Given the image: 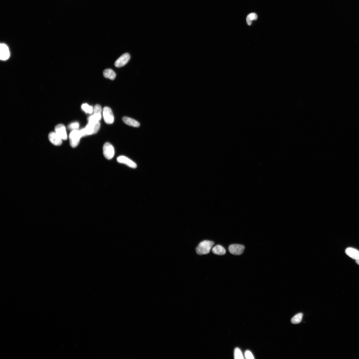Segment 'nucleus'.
<instances>
[{
    "label": "nucleus",
    "mask_w": 359,
    "mask_h": 359,
    "mask_svg": "<svg viewBox=\"0 0 359 359\" xmlns=\"http://www.w3.org/2000/svg\"><path fill=\"white\" fill-rule=\"evenodd\" d=\"M214 244V243L211 241L205 240L202 241L199 243L196 248V253L200 255L208 254Z\"/></svg>",
    "instance_id": "nucleus-1"
},
{
    "label": "nucleus",
    "mask_w": 359,
    "mask_h": 359,
    "mask_svg": "<svg viewBox=\"0 0 359 359\" xmlns=\"http://www.w3.org/2000/svg\"><path fill=\"white\" fill-rule=\"evenodd\" d=\"M69 137L70 145L72 147L75 148L79 144L80 139L82 137L80 130H76L72 131Z\"/></svg>",
    "instance_id": "nucleus-2"
},
{
    "label": "nucleus",
    "mask_w": 359,
    "mask_h": 359,
    "mask_svg": "<svg viewBox=\"0 0 359 359\" xmlns=\"http://www.w3.org/2000/svg\"><path fill=\"white\" fill-rule=\"evenodd\" d=\"M103 155L108 160H111L114 158L115 151L113 146L109 142L106 143L103 147Z\"/></svg>",
    "instance_id": "nucleus-3"
},
{
    "label": "nucleus",
    "mask_w": 359,
    "mask_h": 359,
    "mask_svg": "<svg viewBox=\"0 0 359 359\" xmlns=\"http://www.w3.org/2000/svg\"><path fill=\"white\" fill-rule=\"evenodd\" d=\"M103 115L105 122L108 124H111L114 121V117L111 109L107 106L103 108Z\"/></svg>",
    "instance_id": "nucleus-4"
},
{
    "label": "nucleus",
    "mask_w": 359,
    "mask_h": 359,
    "mask_svg": "<svg viewBox=\"0 0 359 359\" xmlns=\"http://www.w3.org/2000/svg\"><path fill=\"white\" fill-rule=\"evenodd\" d=\"M100 122L96 123H88L85 128L87 136L97 133L100 130Z\"/></svg>",
    "instance_id": "nucleus-5"
},
{
    "label": "nucleus",
    "mask_w": 359,
    "mask_h": 359,
    "mask_svg": "<svg viewBox=\"0 0 359 359\" xmlns=\"http://www.w3.org/2000/svg\"><path fill=\"white\" fill-rule=\"evenodd\" d=\"M245 249V246L238 244H233L229 245V247L230 253L236 256H239L242 254Z\"/></svg>",
    "instance_id": "nucleus-6"
},
{
    "label": "nucleus",
    "mask_w": 359,
    "mask_h": 359,
    "mask_svg": "<svg viewBox=\"0 0 359 359\" xmlns=\"http://www.w3.org/2000/svg\"><path fill=\"white\" fill-rule=\"evenodd\" d=\"M130 59V55L127 53H125L121 56L116 61L114 65L117 68L124 66Z\"/></svg>",
    "instance_id": "nucleus-7"
},
{
    "label": "nucleus",
    "mask_w": 359,
    "mask_h": 359,
    "mask_svg": "<svg viewBox=\"0 0 359 359\" xmlns=\"http://www.w3.org/2000/svg\"><path fill=\"white\" fill-rule=\"evenodd\" d=\"M117 161L119 163L125 164L131 168H136L137 167V165L135 163L125 156H119L117 158Z\"/></svg>",
    "instance_id": "nucleus-8"
},
{
    "label": "nucleus",
    "mask_w": 359,
    "mask_h": 359,
    "mask_svg": "<svg viewBox=\"0 0 359 359\" xmlns=\"http://www.w3.org/2000/svg\"><path fill=\"white\" fill-rule=\"evenodd\" d=\"M55 133L62 140H66L67 139L66 129L64 125L59 124L57 125L55 127Z\"/></svg>",
    "instance_id": "nucleus-9"
},
{
    "label": "nucleus",
    "mask_w": 359,
    "mask_h": 359,
    "mask_svg": "<svg viewBox=\"0 0 359 359\" xmlns=\"http://www.w3.org/2000/svg\"><path fill=\"white\" fill-rule=\"evenodd\" d=\"M10 56V52L9 49L7 45L4 44H1V54L0 58L2 60H6Z\"/></svg>",
    "instance_id": "nucleus-10"
},
{
    "label": "nucleus",
    "mask_w": 359,
    "mask_h": 359,
    "mask_svg": "<svg viewBox=\"0 0 359 359\" xmlns=\"http://www.w3.org/2000/svg\"><path fill=\"white\" fill-rule=\"evenodd\" d=\"M49 141L53 144L56 146H59L62 144V139L55 132L50 133L49 135Z\"/></svg>",
    "instance_id": "nucleus-11"
},
{
    "label": "nucleus",
    "mask_w": 359,
    "mask_h": 359,
    "mask_svg": "<svg viewBox=\"0 0 359 359\" xmlns=\"http://www.w3.org/2000/svg\"><path fill=\"white\" fill-rule=\"evenodd\" d=\"M346 253L352 259L357 260L359 259V251L352 248H347L345 251Z\"/></svg>",
    "instance_id": "nucleus-12"
},
{
    "label": "nucleus",
    "mask_w": 359,
    "mask_h": 359,
    "mask_svg": "<svg viewBox=\"0 0 359 359\" xmlns=\"http://www.w3.org/2000/svg\"><path fill=\"white\" fill-rule=\"evenodd\" d=\"M122 121L125 124L133 127H138L140 126V123L138 122L131 118L127 117H123Z\"/></svg>",
    "instance_id": "nucleus-13"
},
{
    "label": "nucleus",
    "mask_w": 359,
    "mask_h": 359,
    "mask_svg": "<svg viewBox=\"0 0 359 359\" xmlns=\"http://www.w3.org/2000/svg\"><path fill=\"white\" fill-rule=\"evenodd\" d=\"M212 252L215 254L222 256L226 253V250L223 246L220 245H216L212 249Z\"/></svg>",
    "instance_id": "nucleus-14"
},
{
    "label": "nucleus",
    "mask_w": 359,
    "mask_h": 359,
    "mask_svg": "<svg viewBox=\"0 0 359 359\" xmlns=\"http://www.w3.org/2000/svg\"><path fill=\"white\" fill-rule=\"evenodd\" d=\"M103 76L106 78L113 80L116 77V73L113 70L110 69H106L103 72Z\"/></svg>",
    "instance_id": "nucleus-15"
},
{
    "label": "nucleus",
    "mask_w": 359,
    "mask_h": 359,
    "mask_svg": "<svg viewBox=\"0 0 359 359\" xmlns=\"http://www.w3.org/2000/svg\"><path fill=\"white\" fill-rule=\"evenodd\" d=\"M303 317V314L302 313L297 314L291 320L292 323L294 324L300 323L302 320Z\"/></svg>",
    "instance_id": "nucleus-16"
},
{
    "label": "nucleus",
    "mask_w": 359,
    "mask_h": 359,
    "mask_svg": "<svg viewBox=\"0 0 359 359\" xmlns=\"http://www.w3.org/2000/svg\"><path fill=\"white\" fill-rule=\"evenodd\" d=\"M102 108L101 106L99 105H95L93 108V114L95 115L102 118Z\"/></svg>",
    "instance_id": "nucleus-17"
},
{
    "label": "nucleus",
    "mask_w": 359,
    "mask_h": 359,
    "mask_svg": "<svg viewBox=\"0 0 359 359\" xmlns=\"http://www.w3.org/2000/svg\"><path fill=\"white\" fill-rule=\"evenodd\" d=\"M257 19V15L256 13H251L249 14L246 18L247 23L248 26H251L252 21L256 20Z\"/></svg>",
    "instance_id": "nucleus-18"
},
{
    "label": "nucleus",
    "mask_w": 359,
    "mask_h": 359,
    "mask_svg": "<svg viewBox=\"0 0 359 359\" xmlns=\"http://www.w3.org/2000/svg\"><path fill=\"white\" fill-rule=\"evenodd\" d=\"M83 110L86 113L91 114L93 112V108L92 106H89L88 104L84 103L81 106Z\"/></svg>",
    "instance_id": "nucleus-19"
},
{
    "label": "nucleus",
    "mask_w": 359,
    "mask_h": 359,
    "mask_svg": "<svg viewBox=\"0 0 359 359\" xmlns=\"http://www.w3.org/2000/svg\"><path fill=\"white\" fill-rule=\"evenodd\" d=\"M234 357L235 359H244L242 351L238 348H236L234 350Z\"/></svg>",
    "instance_id": "nucleus-20"
},
{
    "label": "nucleus",
    "mask_w": 359,
    "mask_h": 359,
    "mask_svg": "<svg viewBox=\"0 0 359 359\" xmlns=\"http://www.w3.org/2000/svg\"><path fill=\"white\" fill-rule=\"evenodd\" d=\"M79 127V123L77 122H75L71 123L68 126V128L73 131L78 130Z\"/></svg>",
    "instance_id": "nucleus-21"
},
{
    "label": "nucleus",
    "mask_w": 359,
    "mask_h": 359,
    "mask_svg": "<svg viewBox=\"0 0 359 359\" xmlns=\"http://www.w3.org/2000/svg\"><path fill=\"white\" fill-rule=\"evenodd\" d=\"M245 357L246 359H254V356L251 352L249 350H246L245 353Z\"/></svg>",
    "instance_id": "nucleus-22"
},
{
    "label": "nucleus",
    "mask_w": 359,
    "mask_h": 359,
    "mask_svg": "<svg viewBox=\"0 0 359 359\" xmlns=\"http://www.w3.org/2000/svg\"><path fill=\"white\" fill-rule=\"evenodd\" d=\"M80 132L82 135V137H84L87 136V135L85 128H83L82 130H80Z\"/></svg>",
    "instance_id": "nucleus-23"
},
{
    "label": "nucleus",
    "mask_w": 359,
    "mask_h": 359,
    "mask_svg": "<svg viewBox=\"0 0 359 359\" xmlns=\"http://www.w3.org/2000/svg\"><path fill=\"white\" fill-rule=\"evenodd\" d=\"M356 262L359 265V259L356 260Z\"/></svg>",
    "instance_id": "nucleus-24"
}]
</instances>
